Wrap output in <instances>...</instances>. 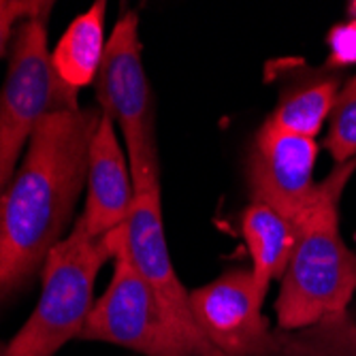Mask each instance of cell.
Masks as SVG:
<instances>
[{
	"label": "cell",
	"instance_id": "1",
	"mask_svg": "<svg viewBox=\"0 0 356 356\" xmlns=\"http://www.w3.org/2000/svg\"><path fill=\"white\" fill-rule=\"evenodd\" d=\"M101 115L94 107L60 109L32 133L0 194V303L43 271L62 241L88 181V152Z\"/></svg>",
	"mask_w": 356,
	"mask_h": 356
},
{
	"label": "cell",
	"instance_id": "2",
	"mask_svg": "<svg viewBox=\"0 0 356 356\" xmlns=\"http://www.w3.org/2000/svg\"><path fill=\"white\" fill-rule=\"evenodd\" d=\"M356 171V158L320 184L318 199L299 226V237L282 275L275 301L282 331L339 318L356 293V254L339 233V199Z\"/></svg>",
	"mask_w": 356,
	"mask_h": 356
},
{
	"label": "cell",
	"instance_id": "3",
	"mask_svg": "<svg viewBox=\"0 0 356 356\" xmlns=\"http://www.w3.org/2000/svg\"><path fill=\"white\" fill-rule=\"evenodd\" d=\"M118 229L105 237H92L81 220L75 222L43 265L39 303L17 335L5 343L7 356H56L79 337L94 307V282L107 261H113Z\"/></svg>",
	"mask_w": 356,
	"mask_h": 356
},
{
	"label": "cell",
	"instance_id": "4",
	"mask_svg": "<svg viewBox=\"0 0 356 356\" xmlns=\"http://www.w3.org/2000/svg\"><path fill=\"white\" fill-rule=\"evenodd\" d=\"M47 17L24 19L13 35L9 69L0 90V192L15 175L22 149L37 126L54 111L79 107L77 92L64 86L54 71Z\"/></svg>",
	"mask_w": 356,
	"mask_h": 356
},
{
	"label": "cell",
	"instance_id": "5",
	"mask_svg": "<svg viewBox=\"0 0 356 356\" xmlns=\"http://www.w3.org/2000/svg\"><path fill=\"white\" fill-rule=\"evenodd\" d=\"M79 339L115 343L145 356H201L135 269L126 250V224L118 229L111 282L94 303Z\"/></svg>",
	"mask_w": 356,
	"mask_h": 356
},
{
	"label": "cell",
	"instance_id": "6",
	"mask_svg": "<svg viewBox=\"0 0 356 356\" xmlns=\"http://www.w3.org/2000/svg\"><path fill=\"white\" fill-rule=\"evenodd\" d=\"M94 86L101 111L122 131L133 186L158 177L152 90L143 71L135 11H126L113 26Z\"/></svg>",
	"mask_w": 356,
	"mask_h": 356
},
{
	"label": "cell",
	"instance_id": "7",
	"mask_svg": "<svg viewBox=\"0 0 356 356\" xmlns=\"http://www.w3.org/2000/svg\"><path fill=\"white\" fill-rule=\"evenodd\" d=\"M126 250L139 275L154 290L177 329L194 346L201 356H224L220 354L201 333L192 316L190 293L181 286L163 226V207H160V179L154 177L145 184L135 186V203L126 220Z\"/></svg>",
	"mask_w": 356,
	"mask_h": 356
},
{
	"label": "cell",
	"instance_id": "8",
	"mask_svg": "<svg viewBox=\"0 0 356 356\" xmlns=\"http://www.w3.org/2000/svg\"><path fill=\"white\" fill-rule=\"evenodd\" d=\"M252 271L235 269L192 290V316L205 339L224 356H271L280 350L263 316Z\"/></svg>",
	"mask_w": 356,
	"mask_h": 356
},
{
	"label": "cell",
	"instance_id": "9",
	"mask_svg": "<svg viewBox=\"0 0 356 356\" xmlns=\"http://www.w3.org/2000/svg\"><path fill=\"white\" fill-rule=\"evenodd\" d=\"M316 139L263 124L250 156L252 201L265 203L301 226L318 199Z\"/></svg>",
	"mask_w": 356,
	"mask_h": 356
},
{
	"label": "cell",
	"instance_id": "10",
	"mask_svg": "<svg viewBox=\"0 0 356 356\" xmlns=\"http://www.w3.org/2000/svg\"><path fill=\"white\" fill-rule=\"evenodd\" d=\"M86 184L88 197L79 218L86 231L92 237H105L126 224L135 203V186L115 135V124L105 113L90 141Z\"/></svg>",
	"mask_w": 356,
	"mask_h": 356
},
{
	"label": "cell",
	"instance_id": "11",
	"mask_svg": "<svg viewBox=\"0 0 356 356\" xmlns=\"http://www.w3.org/2000/svg\"><path fill=\"white\" fill-rule=\"evenodd\" d=\"M241 231L252 256V277L258 295L267 297L271 280L282 277L299 237V224L265 203H254L243 211Z\"/></svg>",
	"mask_w": 356,
	"mask_h": 356
},
{
	"label": "cell",
	"instance_id": "12",
	"mask_svg": "<svg viewBox=\"0 0 356 356\" xmlns=\"http://www.w3.org/2000/svg\"><path fill=\"white\" fill-rule=\"evenodd\" d=\"M105 13V0L94 3L86 13L71 22L51 51V64L58 79L73 92L90 86L99 75L107 47Z\"/></svg>",
	"mask_w": 356,
	"mask_h": 356
},
{
	"label": "cell",
	"instance_id": "13",
	"mask_svg": "<svg viewBox=\"0 0 356 356\" xmlns=\"http://www.w3.org/2000/svg\"><path fill=\"white\" fill-rule=\"evenodd\" d=\"M339 90L341 88L335 77L303 81L282 94L275 111L267 118V124L316 139V135L322 131V124L333 113Z\"/></svg>",
	"mask_w": 356,
	"mask_h": 356
},
{
	"label": "cell",
	"instance_id": "14",
	"mask_svg": "<svg viewBox=\"0 0 356 356\" xmlns=\"http://www.w3.org/2000/svg\"><path fill=\"white\" fill-rule=\"evenodd\" d=\"M325 149L331 154L335 165H346L356 158V77L339 90L329 118Z\"/></svg>",
	"mask_w": 356,
	"mask_h": 356
},
{
	"label": "cell",
	"instance_id": "15",
	"mask_svg": "<svg viewBox=\"0 0 356 356\" xmlns=\"http://www.w3.org/2000/svg\"><path fill=\"white\" fill-rule=\"evenodd\" d=\"M54 3L39 0H0V58L5 56L9 41H13V28L24 19L43 17L51 13Z\"/></svg>",
	"mask_w": 356,
	"mask_h": 356
},
{
	"label": "cell",
	"instance_id": "16",
	"mask_svg": "<svg viewBox=\"0 0 356 356\" xmlns=\"http://www.w3.org/2000/svg\"><path fill=\"white\" fill-rule=\"evenodd\" d=\"M329 62L327 67L331 69H341V67H350V64H356V22L350 19L348 24H339L335 26L329 37Z\"/></svg>",
	"mask_w": 356,
	"mask_h": 356
},
{
	"label": "cell",
	"instance_id": "17",
	"mask_svg": "<svg viewBox=\"0 0 356 356\" xmlns=\"http://www.w3.org/2000/svg\"><path fill=\"white\" fill-rule=\"evenodd\" d=\"M350 15H352V19L356 22V0H354V3H350Z\"/></svg>",
	"mask_w": 356,
	"mask_h": 356
},
{
	"label": "cell",
	"instance_id": "18",
	"mask_svg": "<svg viewBox=\"0 0 356 356\" xmlns=\"http://www.w3.org/2000/svg\"><path fill=\"white\" fill-rule=\"evenodd\" d=\"M0 356H7V350H5V343H0Z\"/></svg>",
	"mask_w": 356,
	"mask_h": 356
},
{
	"label": "cell",
	"instance_id": "19",
	"mask_svg": "<svg viewBox=\"0 0 356 356\" xmlns=\"http://www.w3.org/2000/svg\"><path fill=\"white\" fill-rule=\"evenodd\" d=\"M352 343H354V356H356V335H354V341Z\"/></svg>",
	"mask_w": 356,
	"mask_h": 356
},
{
	"label": "cell",
	"instance_id": "20",
	"mask_svg": "<svg viewBox=\"0 0 356 356\" xmlns=\"http://www.w3.org/2000/svg\"><path fill=\"white\" fill-rule=\"evenodd\" d=\"M0 194H3V192H0Z\"/></svg>",
	"mask_w": 356,
	"mask_h": 356
}]
</instances>
